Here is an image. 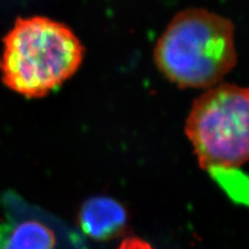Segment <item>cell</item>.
Instances as JSON below:
<instances>
[{
  "instance_id": "cell-2",
  "label": "cell",
  "mask_w": 249,
  "mask_h": 249,
  "mask_svg": "<svg viewBox=\"0 0 249 249\" xmlns=\"http://www.w3.org/2000/svg\"><path fill=\"white\" fill-rule=\"evenodd\" d=\"M3 43L2 81L26 98H42L60 87L77 72L84 56L73 31L45 17L19 18Z\"/></svg>"
},
{
  "instance_id": "cell-6",
  "label": "cell",
  "mask_w": 249,
  "mask_h": 249,
  "mask_svg": "<svg viewBox=\"0 0 249 249\" xmlns=\"http://www.w3.org/2000/svg\"><path fill=\"white\" fill-rule=\"evenodd\" d=\"M233 200L249 205V178L239 168L218 167L207 170Z\"/></svg>"
},
{
  "instance_id": "cell-7",
  "label": "cell",
  "mask_w": 249,
  "mask_h": 249,
  "mask_svg": "<svg viewBox=\"0 0 249 249\" xmlns=\"http://www.w3.org/2000/svg\"><path fill=\"white\" fill-rule=\"evenodd\" d=\"M118 249H154L151 244L146 241L136 238V237H128L124 239Z\"/></svg>"
},
{
  "instance_id": "cell-5",
  "label": "cell",
  "mask_w": 249,
  "mask_h": 249,
  "mask_svg": "<svg viewBox=\"0 0 249 249\" xmlns=\"http://www.w3.org/2000/svg\"><path fill=\"white\" fill-rule=\"evenodd\" d=\"M55 244L53 231L40 221L0 220V249H53Z\"/></svg>"
},
{
  "instance_id": "cell-1",
  "label": "cell",
  "mask_w": 249,
  "mask_h": 249,
  "mask_svg": "<svg viewBox=\"0 0 249 249\" xmlns=\"http://www.w3.org/2000/svg\"><path fill=\"white\" fill-rule=\"evenodd\" d=\"M159 72L181 89H212L237 65L235 26L204 9L178 12L156 43Z\"/></svg>"
},
{
  "instance_id": "cell-3",
  "label": "cell",
  "mask_w": 249,
  "mask_h": 249,
  "mask_svg": "<svg viewBox=\"0 0 249 249\" xmlns=\"http://www.w3.org/2000/svg\"><path fill=\"white\" fill-rule=\"evenodd\" d=\"M185 132L201 168L249 161V88L221 83L194 101Z\"/></svg>"
},
{
  "instance_id": "cell-4",
  "label": "cell",
  "mask_w": 249,
  "mask_h": 249,
  "mask_svg": "<svg viewBox=\"0 0 249 249\" xmlns=\"http://www.w3.org/2000/svg\"><path fill=\"white\" fill-rule=\"evenodd\" d=\"M78 223L90 239L108 241L126 232L128 214L118 200L108 196H93L82 204Z\"/></svg>"
}]
</instances>
